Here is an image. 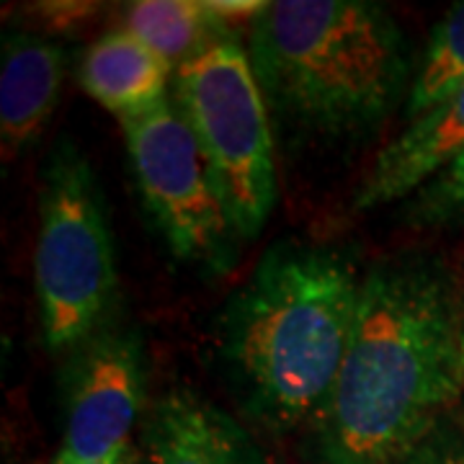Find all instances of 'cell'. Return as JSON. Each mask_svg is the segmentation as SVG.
<instances>
[{
	"label": "cell",
	"instance_id": "6da1fadb",
	"mask_svg": "<svg viewBox=\"0 0 464 464\" xmlns=\"http://www.w3.org/2000/svg\"><path fill=\"white\" fill-rule=\"evenodd\" d=\"M464 387L454 282L429 258H390L362 279L356 325L325 408L310 423L320 464H392L441 423Z\"/></svg>",
	"mask_w": 464,
	"mask_h": 464
},
{
	"label": "cell",
	"instance_id": "5b68a950",
	"mask_svg": "<svg viewBox=\"0 0 464 464\" xmlns=\"http://www.w3.org/2000/svg\"><path fill=\"white\" fill-rule=\"evenodd\" d=\"M34 282L44 341L67 353L116 315V261L99 181L81 150L60 142L39 199Z\"/></svg>",
	"mask_w": 464,
	"mask_h": 464
},
{
	"label": "cell",
	"instance_id": "2e32d148",
	"mask_svg": "<svg viewBox=\"0 0 464 464\" xmlns=\"http://www.w3.org/2000/svg\"><path fill=\"white\" fill-rule=\"evenodd\" d=\"M101 11V5L96 3H36L32 5V18L39 21V26L44 32L54 34H67L83 29L88 21H93L96 14Z\"/></svg>",
	"mask_w": 464,
	"mask_h": 464
},
{
	"label": "cell",
	"instance_id": "277c9868",
	"mask_svg": "<svg viewBox=\"0 0 464 464\" xmlns=\"http://www.w3.org/2000/svg\"><path fill=\"white\" fill-rule=\"evenodd\" d=\"M173 93L235 237L253 240L276 204V163L248 50L235 36L219 39L176 70Z\"/></svg>",
	"mask_w": 464,
	"mask_h": 464
},
{
	"label": "cell",
	"instance_id": "7a4b0ae2",
	"mask_svg": "<svg viewBox=\"0 0 464 464\" xmlns=\"http://www.w3.org/2000/svg\"><path fill=\"white\" fill-rule=\"evenodd\" d=\"M362 279L341 253L279 243L219 317V356L261 426L313 423L331 398L356 325Z\"/></svg>",
	"mask_w": 464,
	"mask_h": 464
},
{
	"label": "cell",
	"instance_id": "3957f363",
	"mask_svg": "<svg viewBox=\"0 0 464 464\" xmlns=\"http://www.w3.org/2000/svg\"><path fill=\"white\" fill-rule=\"evenodd\" d=\"M248 57L266 106L328 137L377 127L411 75L402 32L366 0H274L250 21Z\"/></svg>",
	"mask_w": 464,
	"mask_h": 464
},
{
	"label": "cell",
	"instance_id": "30bf717a",
	"mask_svg": "<svg viewBox=\"0 0 464 464\" xmlns=\"http://www.w3.org/2000/svg\"><path fill=\"white\" fill-rule=\"evenodd\" d=\"M65 52L36 34H8L0 65V140L3 155L36 142L60 99Z\"/></svg>",
	"mask_w": 464,
	"mask_h": 464
},
{
	"label": "cell",
	"instance_id": "9c48e42d",
	"mask_svg": "<svg viewBox=\"0 0 464 464\" xmlns=\"http://www.w3.org/2000/svg\"><path fill=\"white\" fill-rule=\"evenodd\" d=\"M464 150V88L390 140L356 191V209L408 201Z\"/></svg>",
	"mask_w": 464,
	"mask_h": 464
},
{
	"label": "cell",
	"instance_id": "5bb4252c",
	"mask_svg": "<svg viewBox=\"0 0 464 464\" xmlns=\"http://www.w3.org/2000/svg\"><path fill=\"white\" fill-rule=\"evenodd\" d=\"M405 219L418 227L464 219V150L408 199Z\"/></svg>",
	"mask_w": 464,
	"mask_h": 464
},
{
	"label": "cell",
	"instance_id": "52a82bcc",
	"mask_svg": "<svg viewBox=\"0 0 464 464\" xmlns=\"http://www.w3.org/2000/svg\"><path fill=\"white\" fill-rule=\"evenodd\" d=\"M65 439L57 457L91 462L132 447L145 400V353L130 323L114 315L72 351L63 369Z\"/></svg>",
	"mask_w": 464,
	"mask_h": 464
},
{
	"label": "cell",
	"instance_id": "8fae6325",
	"mask_svg": "<svg viewBox=\"0 0 464 464\" xmlns=\"http://www.w3.org/2000/svg\"><path fill=\"white\" fill-rule=\"evenodd\" d=\"M173 67L130 29L101 36L81 65V83L111 114L124 121L145 114L168 99Z\"/></svg>",
	"mask_w": 464,
	"mask_h": 464
},
{
	"label": "cell",
	"instance_id": "9a60e30c",
	"mask_svg": "<svg viewBox=\"0 0 464 464\" xmlns=\"http://www.w3.org/2000/svg\"><path fill=\"white\" fill-rule=\"evenodd\" d=\"M392 464H464V436L441 423Z\"/></svg>",
	"mask_w": 464,
	"mask_h": 464
},
{
	"label": "cell",
	"instance_id": "4fadbf2b",
	"mask_svg": "<svg viewBox=\"0 0 464 464\" xmlns=\"http://www.w3.org/2000/svg\"><path fill=\"white\" fill-rule=\"evenodd\" d=\"M464 88V3L433 26L420 67L408 88L405 116L413 121Z\"/></svg>",
	"mask_w": 464,
	"mask_h": 464
},
{
	"label": "cell",
	"instance_id": "7c38bea8",
	"mask_svg": "<svg viewBox=\"0 0 464 464\" xmlns=\"http://www.w3.org/2000/svg\"><path fill=\"white\" fill-rule=\"evenodd\" d=\"M127 29L140 36L173 72L197 54L230 36L227 21L209 3L140 0L127 8Z\"/></svg>",
	"mask_w": 464,
	"mask_h": 464
},
{
	"label": "cell",
	"instance_id": "e0dca14e",
	"mask_svg": "<svg viewBox=\"0 0 464 464\" xmlns=\"http://www.w3.org/2000/svg\"><path fill=\"white\" fill-rule=\"evenodd\" d=\"M52 464H137V449L132 444V447L121 449L106 459H91V462H75V459H65V457H54Z\"/></svg>",
	"mask_w": 464,
	"mask_h": 464
},
{
	"label": "cell",
	"instance_id": "ba28073f",
	"mask_svg": "<svg viewBox=\"0 0 464 464\" xmlns=\"http://www.w3.org/2000/svg\"><path fill=\"white\" fill-rule=\"evenodd\" d=\"M134 449L137 464H274L243 423L186 387L148 402Z\"/></svg>",
	"mask_w": 464,
	"mask_h": 464
},
{
	"label": "cell",
	"instance_id": "8992f818",
	"mask_svg": "<svg viewBox=\"0 0 464 464\" xmlns=\"http://www.w3.org/2000/svg\"><path fill=\"white\" fill-rule=\"evenodd\" d=\"M121 130L137 188L170 253L186 264L227 268L237 237L176 103L166 99L145 114L124 119Z\"/></svg>",
	"mask_w": 464,
	"mask_h": 464
}]
</instances>
